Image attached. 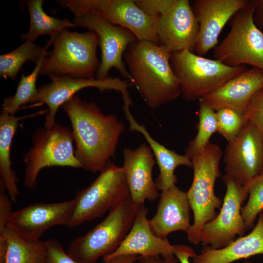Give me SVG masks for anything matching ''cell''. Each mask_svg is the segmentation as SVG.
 I'll return each instance as SVG.
<instances>
[{"mask_svg": "<svg viewBox=\"0 0 263 263\" xmlns=\"http://www.w3.org/2000/svg\"><path fill=\"white\" fill-rule=\"evenodd\" d=\"M262 254L263 215L260 213L256 225L248 234L239 237L221 248L204 246L201 253L192 258V263H232Z\"/></svg>", "mask_w": 263, "mask_h": 263, "instance_id": "603a6c76", "label": "cell"}, {"mask_svg": "<svg viewBox=\"0 0 263 263\" xmlns=\"http://www.w3.org/2000/svg\"><path fill=\"white\" fill-rule=\"evenodd\" d=\"M43 242L45 252L44 263H80L65 251L61 244L56 240L49 239Z\"/></svg>", "mask_w": 263, "mask_h": 263, "instance_id": "d6a6232c", "label": "cell"}, {"mask_svg": "<svg viewBox=\"0 0 263 263\" xmlns=\"http://www.w3.org/2000/svg\"><path fill=\"white\" fill-rule=\"evenodd\" d=\"M139 256L136 255H122L113 258L103 263H135Z\"/></svg>", "mask_w": 263, "mask_h": 263, "instance_id": "f35d334b", "label": "cell"}, {"mask_svg": "<svg viewBox=\"0 0 263 263\" xmlns=\"http://www.w3.org/2000/svg\"><path fill=\"white\" fill-rule=\"evenodd\" d=\"M148 213V208L142 205L123 241L114 252L103 257V263L122 255L165 257L174 255L175 244L154 234L150 226Z\"/></svg>", "mask_w": 263, "mask_h": 263, "instance_id": "ffe728a7", "label": "cell"}, {"mask_svg": "<svg viewBox=\"0 0 263 263\" xmlns=\"http://www.w3.org/2000/svg\"><path fill=\"white\" fill-rule=\"evenodd\" d=\"M216 113L217 132L227 142L235 138L247 122L243 113L231 109H221Z\"/></svg>", "mask_w": 263, "mask_h": 263, "instance_id": "4dcf8cb0", "label": "cell"}, {"mask_svg": "<svg viewBox=\"0 0 263 263\" xmlns=\"http://www.w3.org/2000/svg\"><path fill=\"white\" fill-rule=\"evenodd\" d=\"M75 205L74 199L58 203L37 202L13 211L6 227L30 240H39L47 230L57 225L67 226Z\"/></svg>", "mask_w": 263, "mask_h": 263, "instance_id": "9a60e30c", "label": "cell"}, {"mask_svg": "<svg viewBox=\"0 0 263 263\" xmlns=\"http://www.w3.org/2000/svg\"><path fill=\"white\" fill-rule=\"evenodd\" d=\"M252 0L234 16L226 36L213 49L215 59L231 67L249 65L263 71V34L253 19Z\"/></svg>", "mask_w": 263, "mask_h": 263, "instance_id": "30bf717a", "label": "cell"}, {"mask_svg": "<svg viewBox=\"0 0 263 263\" xmlns=\"http://www.w3.org/2000/svg\"><path fill=\"white\" fill-rule=\"evenodd\" d=\"M62 106L71 122L75 154L81 168L100 171L114 156L124 125L116 115L105 114L95 103L76 95Z\"/></svg>", "mask_w": 263, "mask_h": 263, "instance_id": "6da1fadb", "label": "cell"}, {"mask_svg": "<svg viewBox=\"0 0 263 263\" xmlns=\"http://www.w3.org/2000/svg\"><path fill=\"white\" fill-rule=\"evenodd\" d=\"M198 31L199 24L188 0H173L159 17V45L171 53L194 49Z\"/></svg>", "mask_w": 263, "mask_h": 263, "instance_id": "2e32d148", "label": "cell"}, {"mask_svg": "<svg viewBox=\"0 0 263 263\" xmlns=\"http://www.w3.org/2000/svg\"><path fill=\"white\" fill-rule=\"evenodd\" d=\"M43 56L38 62L31 74L21 75L15 94L3 100L1 105V113L15 114L21 106L27 103H31L38 93L36 82L43 59Z\"/></svg>", "mask_w": 263, "mask_h": 263, "instance_id": "83f0119b", "label": "cell"}, {"mask_svg": "<svg viewBox=\"0 0 263 263\" xmlns=\"http://www.w3.org/2000/svg\"><path fill=\"white\" fill-rule=\"evenodd\" d=\"M261 213L263 215V210L262 211Z\"/></svg>", "mask_w": 263, "mask_h": 263, "instance_id": "60d3db41", "label": "cell"}, {"mask_svg": "<svg viewBox=\"0 0 263 263\" xmlns=\"http://www.w3.org/2000/svg\"><path fill=\"white\" fill-rule=\"evenodd\" d=\"M7 242V251L3 263H44V242L25 238L11 228L0 229Z\"/></svg>", "mask_w": 263, "mask_h": 263, "instance_id": "d4e9b609", "label": "cell"}, {"mask_svg": "<svg viewBox=\"0 0 263 263\" xmlns=\"http://www.w3.org/2000/svg\"><path fill=\"white\" fill-rule=\"evenodd\" d=\"M43 2V0L26 1L30 18V27L27 33L21 35L22 40L34 42L40 36L48 35L51 36L58 31L76 27L69 19H60L47 15L42 8Z\"/></svg>", "mask_w": 263, "mask_h": 263, "instance_id": "484cf974", "label": "cell"}, {"mask_svg": "<svg viewBox=\"0 0 263 263\" xmlns=\"http://www.w3.org/2000/svg\"><path fill=\"white\" fill-rule=\"evenodd\" d=\"M170 64L186 101L200 100L246 70L244 66H229L189 49L172 53Z\"/></svg>", "mask_w": 263, "mask_h": 263, "instance_id": "8992f818", "label": "cell"}, {"mask_svg": "<svg viewBox=\"0 0 263 263\" xmlns=\"http://www.w3.org/2000/svg\"><path fill=\"white\" fill-rule=\"evenodd\" d=\"M155 214L149 220L150 226L157 237L167 239L176 231L187 233L190 229V209L187 192L175 185L162 191Z\"/></svg>", "mask_w": 263, "mask_h": 263, "instance_id": "44dd1931", "label": "cell"}, {"mask_svg": "<svg viewBox=\"0 0 263 263\" xmlns=\"http://www.w3.org/2000/svg\"><path fill=\"white\" fill-rule=\"evenodd\" d=\"M173 0H134L135 3L148 15L159 17L169 8Z\"/></svg>", "mask_w": 263, "mask_h": 263, "instance_id": "836d02e7", "label": "cell"}, {"mask_svg": "<svg viewBox=\"0 0 263 263\" xmlns=\"http://www.w3.org/2000/svg\"><path fill=\"white\" fill-rule=\"evenodd\" d=\"M137 261L138 263H177L178 260L174 255H172L165 257L140 256Z\"/></svg>", "mask_w": 263, "mask_h": 263, "instance_id": "8d00e7d4", "label": "cell"}, {"mask_svg": "<svg viewBox=\"0 0 263 263\" xmlns=\"http://www.w3.org/2000/svg\"><path fill=\"white\" fill-rule=\"evenodd\" d=\"M129 197L123 168L110 161L89 186L76 193L75 207L67 226L74 228L100 217Z\"/></svg>", "mask_w": 263, "mask_h": 263, "instance_id": "52a82bcc", "label": "cell"}, {"mask_svg": "<svg viewBox=\"0 0 263 263\" xmlns=\"http://www.w3.org/2000/svg\"><path fill=\"white\" fill-rule=\"evenodd\" d=\"M74 138L69 128L55 123L51 128H39L32 136L33 146L23 155L24 185L34 188L43 168L53 166L81 168L74 149Z\"/></svg>", "mask_w": 263, "mask_h": 263, "instance_id": "ba28073f", "label": "cell"}, {"mask_svg": "<svg viewBox=\"0 0 263 263\" xmlns=\"http://www.w3.org/2000/svg\"><path fill=\"white\" fill-rule=\"evenodd\" d=\"M244 263H252L251 262H245Z\"/></svg>", "mask_w": 263, "mask_h": 263, "instance_id": "ab89813d", "label": "cell"}, {"mask_svg": "<svg viewBox=\"0 0 263 263\" xmlns=\"http://www.w3.org/2000/svg\"><path fill=\"white\" fill-rule=\"evenodd\" d=\"M223 180L226 191L220 212L205 224L201 232V244L214 249L226 246L246 230L241 208L248 197L247 187L226 174Z\"/></svg>", "mask_w": 263, "mask_h": 263, "instance_id": "8fae6325", "label": "cell"}, {"mask_svg": "<svg viewBox=\"0 0 263 263\" xmlns=\"http://www.w3.org/2000/svg\"><path fill=\"white\" fill-rule=\"evenodd\" d=\"M223 151L210 142L204 148L188 155L193 169L192 184L187 192L193 223L187 233L189 242L197 245L201 242V232L205 224L218 215L223 202L214 192L216 179L221 176L219 164Z\"/></svg>", "mask_w": 263, "mask_h": 263, "instance_id": "3957f363", "label": "cell"}, {"mask_svg": "<svg viewBox=\"0 0 263 263\" xmlns=\"http://www.w3.org/2000/svg\"><path fill=\"white\" fill-rule=\"evenodd\" d=\"M129 197L109 211L97 225L69 244L67 253L80 263H95L114 252L130 231L141 206Z\"/></svg>", "mask_w": 263, "mask_h": 263, "instance_id": "5b68a950", "label": "cell"}, {"mask_svg": "<svg viewBox=\"0 0 263 263\" xmlns=\"http://www.w3.org/2000/svg\"><path fill=\"white\" fill-rule=\"evenodd\" d=\"M12 202L5 189L0 184V229L6 227L7 220L13 212Z\"/></svg>", "mask_w": 263, "mask_h": 263, "instance_id": "e575fe53", "label": "cell"}, {"mask_svg": "<svg viewBox=\"0 0 263 263\" xmlns=\"http://www.w3.org/2000/svg\"><path fill=\"white\" fill-rule=\"evenodd\" d=\"M61 7L69 9L79 17L98 15L109 22L132 32L138 41L159 45L157 27L159 17L143 11L134 0H57Z\"/></svg>", "mask_w": 263, "mask_h": 263, "instance_id": "9c48e42d", "label": "cell"}, {"mask_svg": "<svg viewBox=\"0 0 263 263\" xmlns=\"http://www.w3.org/2000/svg\"><path fill=\"white\" fill-rule=\"evenodd\" d=\"M53 49L42 62L40 75L94 78L99 64L96 55L99 38L94 31H58L50 36Z\"/></svg>", "mask_w": 263, "mask_h": 263, "instance_id": "277c9868", "label": "cell"}, {"mask_svg": "<svg viewBox=\"0 0 263 263\" xmlns=\"http://www.w3.org/2000/svg\"><path fill=\"white\" fill-rule=\"evenodd\" d=\"M171 54L159 45L138 40L130 44L124 54L131 81L151 109L181 95L179 81L170 64Z\"/></svg>", "mask_w": 263, "mask_h": 263, "instance_id": "7a4b0ae2", "label": "cell"}, {"mask_svg": "<svg viewBox=\"0 0 263 263\" xmlns=\"http://www.w3.org/2000/svg\"><path fill=\"white\" fill-rule=\"evenodd\" d=\"M248 0H196L192 8L199 24L194 49L203 56L217 45L226 23L239 11L247 7Z\"/></svg>", "mask_w": 263, "mask_h": 263, "instance_id": "e0dca14e", "label": "cell"}, {"mask_svg": "<svg viewBox=\"0 0 263 263\" xmlns=\"http://www.w3.org/2000/svg\"><path fill=\"white\" fill-rule=\"evenodd\" d=\"M246 120L258 130L263 139V88L251 98L244 113Z\"/></svg>", "mask_w": 263, "mask_h": 263, "instance_id": "1f68e13d", "label": "cell"}, {"mask_svg": "<svg viewBox=\"0 0 263 263\" xmlns=\"http://www.w3.org/2000/svg\"><path fill=\"white\" fill-rule=\"evenodd\" d=\"M132 105L131 103L124 102L123 106L126 118L129 123L130 130L140 133L148 142L159 168V174L155 181L157 188L161 191L166 190L175 185L177 182L176 169L181 166L192 168V162L187 155L178 154L156 141L145 127L135 120L130 111Z\"/></svg>", "mask_w": 263, "mask_h": 263, "instance_id": "7402d4cb", "label": "cell"}, {"mask_svg": "<svg viewBox=\"0 0 263 263\" xmlns=\"http://www.w3.org/2000/svg\"><path fill=\"white\" fill-rule=\"evenodd\" d=\"M197 254L192 248L183 244H175L174 255L180 263H190L189 259Z\"/></svg>", "mask_w": 263, "mask_h": 263, "instance_id": "d590c367", "label": "cell"}, {"mask_svg": "<svg viewBox=\"0 0 263 263\" xmlns=\"http://www.w3.org/2000/svg\"><path fill=\"white\" fill-rule=\"evenodd\" d=\"M51 82L38 89V93L31 103L46 104L48 108L44 127L51 128L56 122L55 116L59 107L82 89L93 87L101 92L113 90L119 92L122 97L130 96V85L118 77L74 78L68 76H50Z\"/></svg>", "mask_w": 263, "mask_h": 263, "instance_id": "5bb4252c", "label": "cell"}, {"mask_svg": "<svg viewBox=\"0 0 263 263\" xmlns=\"http://www.w3.org/2000/svg\"><path fill=\"white\" fill-rule=\"evenodd\" d=\"M19 120L15 114L1 113L0 115V184L3 186L12 202L16 201L19 194L18 178L12 168L10 157L12 142Z\"/></svg>", "mask_w": 263, "mask_h": 263, "instance_id": "cb8c5ba5", "label": "cell"}, {"mask_svg": "<svg viewBox=\"0 0 263 263\" xmlns=\"http://www.w3.org/2000/svg\"><path fill=\"white\" fill-rule=\"evenodd\" d=\"M73 22L76 26L94 32L98 37L101 58L95 78L108 77L109 71L113 68L123 77L131 81L123 56L128 46L137 40L135 35L130 30L114 25L96 15L75 17Z\"/></svg>", "mask_w": 263, "mask_h": 263, "instance_id": "7c38bea8", "label": "cell"}, {"mask_svg": "<svg viewBox=\"0 0 263 263\" xmlns=\"http://www.w3.org/2000/svg\"><path fill=\"white\" fill-rule=\"evenodd\" d=\"M49 45L45 47L38 45L34 42L25 41L16 49L0 56V76L4 79L14 80L19 70L27 61L37 63L43 56H47Z\"/></svg>", "mask_w": 263, "mask_h": 263, "instance_id": "4316f807", "label": "cell"}, {"mask_svg": "<svg viewBox=\"0 0 263 263\" xmlns=\"http://www.w3.org/2000/svg\"><path fill=\"white\" fill-rule=\"evenodd\" d=\"M248 201L241 208V214L246 230L254 225V222L263 210V174L246 186Z\"/></svg>", "mask_w": 263, "mask_h": 263, "instance_id": "f546056e", "label": "cell"}, {"mask_svg": "<svg viewBox=\"0 0 263 263\" xmlns=\"http://www.w3.org/2000/svg\"><path fill=\"white\" fill-rule=\"evenodd\" d=\"M197 133L188 143L185 154L188 155L204 148L211 136L217 132L216 113L202 100H199Z\"/></svg>", "mask_w": 263, "mask_h": 263, "instance_id": "f1b7e54d", "label": "cell"}, {"mask_svg": "<svg viewBox=\"0 0 263 263\" xmlns=\"http://www.w3.org/2000/svg\"><path fill=\"white\" fill-rule=\"evenodd\" d=\"M123 157L122 168L132 201L143 205L146 200H155L160 195L152 177L156 160L149 145L141 144L134 150L125 148Z\"/></svg>", "mask_w": 263, "mask_h": 263, "instance_id": "ac0fdd59", "label": "cell"}, {"mask_svg": "<svg viewBox=\"0 0 263 263\" xmlns=\"http://www.w3.org/2000/svg\"><path fill=\"white\" fill-rule=\"evenodd\" d=\"M225 170L243 186L263 174V139L251 123L228 142L224 154Z\"/></svg>", "mask_w": 263, "mask_h": 263, "instance_id": "4fadbf2b", "label": "cell"}, {"mask_svg": "<svg viewBox=\"0 0 263 263\" xmlns=\"http://www.w3.org/2000/svg\"><path fill=\"white\" fill-rule=\"evenodd\" d=\"M263 88V71L252 67L230 79L202 99L217 111L229 108L243 113L253 96Z\"/></svg>", "mask_w": 263, "mask_h": 263, "instance_id": "d6986e66", "label": "cell"}, {"mask_svg": "<svg viewBox=\"0 0 263 263\" xmlns=\"http://www.w3.org/2000/svg\"><path fill=\"white\" fill-rule=\"evenodd\" d=\"M254 5V22L263 34V0H252Z\"/></svg>", "mask_w": 263, "mask_h": 263, "instance_id": "74e56055", "label": "cell"}]
</instances>
